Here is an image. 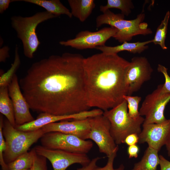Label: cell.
Returning <instances> with one entry per match:
<instances>
[{
  "label": "cell",
  "instance_id": "obj_27",
  "mask_svg": "<svg viewBox=\"0 0 170 170\" xmlns=\"http://www.w3.org/2000/svg\"><path fill=\"white\" fill-rule=\"evenodd\" d=\"M4 119L2 115L0 116V164L2 170H8L7 164L3 158V153L5 150L6 142L3 133Z\"/></svg>",
  "mask_w": 170,
  "mask_h": 170
},
{
  "label": "cell",
  "instance_id": "obj_20",
  "mask_svg": "<svg viewBox=\"0 0 170 170\" xmlns=\"http://www.w3.org/2000/svg\"><path fill=\"white\" fill-rule=\"evenodd\" d=\"M158 152L148 147L141 160L134 164L132 170H157L160 163Z\"/></svg>",
  "mask_w": 170,
  "mask_h": 170
},
{
  "label": "cell",
  "instance_id": "obj_15",
  "mask_svg": "<svg viewBox=\"0 0 170 170\" xmlns=\"http://www.w3.org/2000/svg\"><path fill=\"white\" fill-rule=\"evenodd\" d=\"M91 117L81 119H75L69 121L66 120L47 124L42 128L45 133L59 132L75 135L86 140L88 139L90 131Z\"/></svg>",
  "mask_w": 170,
  "mask_h": 170
},
{
  "label": "cell",
  "instance_id": "obj_22",
  "mask_svg": "<svg viewBox=\"0 0 170 170\" xmlns=\"http://www.w3.org/2000/svg\"><path fill=\"white\" fill-rule=\"evenodd\" d=\"M35 154L34 148L23 154L14 161L7 164L8 170L30 169L33 163Z\"/></svg>",
  "mask_w": 170,
  "mask_h": 170
},
{
  "label": "cell",
  "instance_id": "obj_12",
  "mask_svg": "<svg viewBox=\"0 0 170 170\" xmlns=\"http://www.w3.org/2000/svg\"><path fill=\"white\" fill-rule=\"evenodd\" d=\"M153 71L145 57L136 56L133 58L126 71V80L128 87L127 95H131L139 90L143 84L151 78Z\"/></svg>",
  "mask_w": 170,
  "mask_h": 170
},
{
  "label": "cell",
  "instance_id": "obj_30",
  "mask_svg": "<svg viewBox=\"0 0 170 170\" xmlns=\"http://www.w3.org/2000/svg\"><path fill=\"white\" fill-rule=\"evenodd\" d=\"M157 70L158 72L163 74L165 78V83L163 84L162 88L163 91L166 93H170V76L167 73V69L161 64H158Z\"/></svg>",
  "mask_w": 170,
  "mask_h": 170
},
{
  "label": "cell",
  "instance_id": "obj_31",
  "mask_svg": "<svg viewBox=\"0 0 170 170\" xmlns=\"http://www.w3.org/2000/svg\"><path fill=\"white\" fill-rule=\"evenodd\" d=\"M139 137L138 135L136 133L130 134L125 138L124 143L128 146L136 144L139 142Z\"/></svg>",
  "mask_w": 170,
  "mask_h": 170
},
{
  "label": "cell",
  "instance_id": "obj_28",
  "mask_svg": "<svg viewBox=\"0 0 170 170\" xmlns=\"http://www.w3.org/2000/svg\"><path fill=\"white\" fill-rule=\"evenodd\" d=\"M119 148L116 149L110 156L108 157V160L106 165L103 167L96 166L93 170H124L125 167L122 164L116 168H114L113 163L114 159L116 156Z\"/></svg>",
  "mask_w": 170,
  "mask_h": 170
},
{
  "label": "cell",
  "instance_id": "obj_10",
  "mask_svg": "<svg viewBox=\"0 0 170 170\" xmlns=\"http://www.w3.org/2000/svg\"><path fill=\"white\" fill-rule=\"evenodd\" d=\"M88 139L98 146L99 151L108 156L118 148L110 133V123L103 115L91 117Z\"/></svg>",
  "mask_w": 170,
  "mask_h": 170
},
{
  "label": "cell",
  "instance_id": "obj_17",
  "mask_svg": "<svg viewBox=\"0 0 170 170\" xmlns=\"http://www.w3.org/2000/svg\"><path fill=\"white\" fill-rule=\"evenodd\" d=\"M152 42V39L144 42H125L121 45L115 46L105 45L98 46L95 48L107 54H117L118 53L124 51L133 54H140L148 48L149 46L147 45V44Z\"/></svg>",
  "mask_w": 170,
  "mask_h": 170
},
{
  "label": "cell",
  "instance_id": "obj_38",
  "mask_svg": "<svg viewBox=\"0 0 170 170\" xmlns=\"http://www.w3.org/2000/svg\"><path fill=\"white\" fill-rule=\"evenodd\" d=\"M11 170H31V169H12Z\"/></svg>",
  "mask_w": 170,
  "mask_h": 170
},
{
  "label": "cell",
  "instance_id": "obj_7",
  "mask_svg": "<svg viewBox=\"0 0 170 170\" xmlns=\"http://www.w3.org/2000/svg\"><path fill=\"white\" fill-rule=\"evenodd\" d=\"M40 142L42 145L48 148L81 154H86L93 146L91 141L59 132L44 133Z\"/></svg>",
  "mask_w": 170,
  "mask_h": 170
},
{
  "label": "cell",
  "instance_id": "obj_9",
  "mask_svg": "<svg viewBox=\"0 0 170 170\" xmlns=\"http://www.w3.org/2000/svg\"><path fill=\"white\" fill-rule=\"evenodd\" d=\"M117 31V29L112 27H104L94 32L82 31L74 38L60 41L59 44L77 49L95 48L98 46H105L106 42L110 37H113Z\"/></svg>",
  "mask_w": 170,
  "mask_h": 170
},
{
  "label": "cell",
  "instance_id": "obj_23",
  "mask_svg": "<svg viewBox=\"0 0 170 170\" xmlns=\"http://www.w3.org/2000/svg\"><path fill=\"white\" fill-rule=\"evenodd\" d=\"M134 5L131 0H108L105 5L99 7L100 11L103 13L111 8H116L121 10V14L128 16L134 8Z\"/></svg>",
  "mask_w": 170,
  "mask_h": 170
},
{
  "label": "cell",
  "instance_id": "obj_2",
  "mask_svg": "<svg viewBox=\"0 0 170 170\" xmlns=\"http://www.w3.org/2000/svg\"><path fill=\"white\" fill-rule=\"evenodd\" d=\"M129 63L118 54L102 52L84 58V80L90 108L104 111L124 100L128 93L126 73Z\"/></svg>",
  "mask_w": 170,
  "mask_h": 170
},
{
  "label": "cell",
  "instance_id": "obj_32",
  "mask_svg": "<svg viewBox=\"0 0 170 170\" xmlns=\"http://www.w3.org/2000/svg\"><path fill=\"white\" fill-rule=\"evenodd\" d=\"M139 152V148L136 144L129 146L127 149V152L129 158L134 157L137 158L138 156Z\"/></svg>",
  "mask_w": 170,
  "mask_h": 170
},
{
  "label": "cell",
  "instance_id": "obj_35",
  "mask_svg": "<svg viewBox=\"0 0 170 170\" xmlns=\"http://www.w3.org/2000/svg\"><path fill=\"white\" fill-rule=\"evenodd\" d=\"M9 48L8 46H5L0 49V62H5L6 59L9 57Z\"/></svg>",
  "mask_w": 170,
  "mask_h": 170
},
{
  "label": "cell",
  "instance_id": "obj_36",
  "mask_svg": "<svg viewBox=\"0 0 170 170\" xmlns=\"http://www.w3.org/2000/svg\"><path fill=\"white\" fill-rule=\"evenodd\" d=\"M15 0H0V13H3L8 7L10 3Z\"/></svg>",
  "mask_w": 170,
  "mask_h": 170
},
{
  "label": "cell",
  "instance_id": "obj_33",
  "mask_svg": "<svg viewBox=\"0 0 170 170\" xmlns=\"http://www.w3.org/2000/svg\"><path fill=\"white\" fill-rule=\"evenodd\" d=\"M100 158L99 157H95L88 164L82 166L81 168H77V170H93L97 166L96 163Z\"/></svg>",
  "mask_w": 170,
  "mask_h": 170
},
{
  "label": "cell",
  "instance_id": "obj_1",
  "mask_svg": "<svg viewBox=\"0 0 170 170\" xmlns=\"http://www.w3.org/2000/svg\"><path fill=\"white\" fill-rule=\"evenodd\" d=\"M80 54L52 55L33 63L19 84L31 109L55 115L89 110Z\"/></svg>",
  "mask_w": 170,
  "mask_h": 170
},
{
  "label": "cell",
  "instance_id": "obj_3",
  "mask_svg": "<svg viewBox=\"0 0 170 170\" xmlns=\"http://www.w3.org/2000/svg\"><path fill=\"white\" fill-rule=\"evenodd\" d=\"M125 16L122 14H115L110 9L98 16L96 20V26L99 28L104 24L109 25L118 30L113 37L120 43L131 41L136 36L146 35L151 34L152 31L148 27V24L143 22L145 14L141 13L134 19H124Z\"/></svg>",
  "mask_w": 170,
  "mask_h": 170
},
{
  "label": "cell",
  "instance_id": "obj_18",
  "mask_svg": "<svg viewBox=\"0 0 170 170\" xmlns=\"http://www.w3.org/2000/svg\"><path fill=\"white\" fill-rule=\"evenodd\" d=\"M72 15L81 22L85 21L95 7L94 0H68Z\"/></svg>",
  "mask_w": 170,
  "mask_h": 170
},
{
  "label": "cell",
  "instance_id": "obj_11",
  "mask_svg": "<svg viewBox=\"0 0 170 170\" xmlns=\"http://www.w3.org/2000/svg\"><path fill=\"white\" fill-rule=\"evenodd\" d=\"M34 149L37 154L45 157L50 162L54 170H65L75 163L83 166L91 162L86 154L50 149L40 145L35 146Z\"/></svg>",
  "mask_w": 170,
  "mask_h": 170
},
{
  "label": "cell",
  "instance_id": "obj_6",
  "mask_svg": "<svg viewBox=\"0 0 170 170\" xmlns=\"http://www.w3.org/2000/svg\"><path fill=\"white\" fill-rule=\"evenodd\" d=\"M3 133L6 145L3 158L7 164L27 152L30 147L45 133L42 128L32 131L18 130L6 119L4 121Z\"/></svg>",
  "mask_w": 170,
  "mask_h": 170
},
{
  "label": "cell",
  "instance_id": "obj_14",
  "mask_svg": "<svg viewBox=\"0 0 170 170\" xmlns=\"http://www.w3.org/2000/svg\"><path fill=\"white\" fill-rule=\"evenodd\" d=\"M8 89L13 104L16 127L34 120L30 111L29 104L22 92L16 74L8 84Z\"/></svg>",
  "mask_w": 170,
  "mask_h": 170
},
{
  "label": "cell",
  "instance_id": "obj_5",
  "mask_svg": "<svg viewBox=\"0 0 170 170\" xmlns=\"http://www.w3.org/2000/svg\"><path fill=\"white\" fill-rule=\"evenodd\" d=\"M103 115L110 122V133L117 145L124 143L125 138L130 134L139 135L144 120L141 116L136 118L129 116L127 103L125 99L114 107L104 111Z\"/></svg>",
  "mask_w": 170,
  "mask_h": 170
},
{
  "label": "cell",
  "instance_id": "obj_37",
  "mask_svg": "<svg viewBox=\"0 0 170 170\" xmlns=\"http://www.w3.org/2000/svg\"><path fill=\"white\" fill-rule=\"evenodd\" d=\"M166 149L167 151V154L170 157V138L167 142L165 144Z\"/></svg>",
  "mask_w": 170,
  "mask_h": 170
},
{
  "label": "cell",
  "instance_id": "obj_4",
  "mask_svg": "<svg viewBox=\"0 0 170 170\" xmlns=\"http://www.w3.org/2000/svg\"><path fill=\"white\" fill-rule=\"evenodd\" d=\"M56 17L46 11L38 12L30 16H13L11 17L12 27L22 42L24 54L26 57L32 58L40 44L36 32L38 25Z\"/></svg>",
  "mask_w": 170,
  "mask_h": 170
},
{
  "label": "cell",
  "instance_id": "obj_24",
  "mask_svg": "<svg viewBox=\"0 0 170 170\" xmlns=\"http://www.w3.org/2000/svg\"><path fill=\"white\" fill-rule=\"evenodd\" d=\"M170 15V12L168 11L166 14L160 24L157 28L154 38L152 39V42L155 45H159L163 50L167 49V47L165 45V42L166 37Z\"/></svg>",
  "mask_w": 170,
  "mask_h": 170
},
{
  "label": "cell",
  "instance_id": "obj_34",
  "mask_svg": "<svg viewBox=\"0 0 170 170\" xmlns=\"http://www.w3.org/2000/svg\"><path fill=\"white\" fill-rule=\"evenodd\" d=\"M160 170H170V162L162 155H159Z\"/></svg>",
  "mask_w": 170,
  "mask_h": 170
},
{
  "label": "cell",
  "instance_id": "obj_16",
  "mask_svg": "<svg viewBox=\"0 0 170 170\" xmlns=\"http://www.w3.org/2000/svg\"><path fill=\"white\" fill-rule=\"evenodd\" d=\"M90 113L86 111L76 114L64 115H55L46 113H41L36 119L16 128L23 131H32L38 130L49 124L69 119H81L89 117Z\"/></svg>",
  "mask_w": 170,
  "mask_h": 170
},
{
  "label": "cell",
  "instance_id": "obj_8",
  "mask_svg": "<svg viewBox=\"0 0 170 170\" xmlns=\"http://www.w3.org/2000/svg\"><path fill=\"white\" fill-rule=\"evenodd\" d=\"M163 84L146 96L139 110L140 116H144L143 124L159 123L166 121L165 109L170 101V93L162 90Z\"/></svg>",
  "mask_w": 170,
  "mask_h": 170
},
{
  "label": "cell",
  "instance_id": "obj_13",
  "mask_svg": "<svg viewBox=\"0 0 170 170\" xmlns=\"http://www.w3.org/2000/svg\"><path fill=\"white\" fill-rule=\"evenodd\" d=\"M138 135V143H146L149 147L159 151L170 138V119L159 123L143 124Z\"/></svg>",
  "mask_w": 170,
  "mask_h": 170
},
{
  "label": "cell",
  "instance_id": "obj_19",
  "mask_svg": "<svg viewBox=\"0 0 170 170\" xmlns=\"http://www.w3.org/2000/svg\"><path fill=\"white\" fill-rule=\"evenodd\" d=\"M33 3L43 7L46 11L57 17L62 14L71 18L72 15L69 9L64 6L59 0H18Z\"/></svg>",
  "mask_w": 170,
  "mask_h": 170
},
{
  "label": "cell",
  "instance_id": "obj_29",
  "mask_svg": "<svg viewBox=\"0 0 170 170\" xmlns=\"http://www.w3.org/2000/svg\"><path fill=\"white\" fill-rule=\"evenodd\" d=\"M31 170H48L47 158L36 152L33 163Z\"/></svg>",
  "mask_w": 170,
  "mask_h": 170
},
{
  "label": "cell",
  "instance_id": "obj_26",
  "mask_svg": "<svg viewBox=\"0 0 170 170\" xmlns=\"http://www.w3.org/2000/svg\"><path fill=\"white\" fill-rule=\"evenodd\" d=\"M123 99L127 103L128 113L131 118H136L140 116L139 110V103L141 100V97L139 96L125 95Z\"/></svg>",
  "mask_w": 170,
  "mask_h": 170
},
{
  "label": "cell",
  "instance_id": "obj_21",
  "mask_svg": "<svg viewBox=\"0 0 170 170\" xmlns=\"http://www.w3.org/2000/svg\"><path fill=\"white\" fill-rule=\"evenodd\" d=\"M0 112L16 127L14 107L9 95L8 86L0 87Z\"/></svg>",
  "mask_w": 170,
  "mask_h": 170
},
{
  "label": "cell",
  "instance_id": "obj_25",
  "mask_svg": "<svg viewBox=\"0 0 170 170\" xmlns=\"http://www.w3.org/2000/svg\"><path fill=\"white\" fill-rule=\"evenodd\" d=\"M20 61L18 53V48L16 45L15 49V57L10 68L5 73H2L0 77V87L6 86L11 81L20 65Z\"/></svg>",
  "mask_w": 170,
  "mask_h": 170
}]
</instances>
